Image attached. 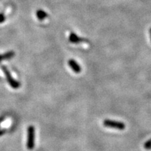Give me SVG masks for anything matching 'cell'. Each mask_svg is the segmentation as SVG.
I'll use <instances>...</instances> for the list:
<instances>
[{
    "mask_svg": "<svg viewBox=\"0 0 151 151\" xmlns=\"http://www.w3.org/2000/svg\"><path fill=\"white\" fill-rule=\"evenodd\" d=\"M103 124L104 127L113 128V129L118 130H123L124 128H125V124H124L123 122L116 121V120H105L103 122Z\"/></svg>",
    "mask_w": 151,
    "mask_h": 151,
    "instance_id": "3",
    "label": "cell"
},
{
    "mask_svg": "<svg viewBox=\"0 0 151 151\" xmlns=\"http://www.w3.org/2000/svg\"><path fill=\"white\" fill-rule=\"evenodd\" d=\"M35 146V128L30 125L27 127V148L28 150H32Z\"/></svg>",
    "mask_w": 151,
    "mask_h": 151,
    "instance_id": "2",
    "label": "cell"
},
{
    "mask_svg": "<svg viewBox=\"0 0 151 151\" xmlns=\"http://www.w3.org/2000/svg\"><path fill=\"white\" fill-rule=\"evenodd\" d=\"M69 41H70L71 43H79L81 42H83V41H85L86 39L79 37L78 36L76 35L75 33L71 32L70 34V35H69Z\"/></svg>",
    "mask_w": 151,
    "mask_h": 151,
    "instance_id": "5",
    "label": "cell"
},
{
    "mask_svg": "<svg viewBox=\"0 0 151 151\" xmlns=\"http://www.w3.org/2000/svg\"><path fill=\"white\" fill-rule=\"evenodd\" d=\"M6 17L3 13H0V23H3L5 21Z\"/></svg>",
    "mask_w": 151,
    "mask_h": 151,
    "instance_id": "9",
    "label": "cell"
},
{
    "mask_svg": "<svg viewBox=\"0 0 151 151\" xmlns=\"http://www.w3.org/2000/svg\"><path fill=\"white\" fill-rule=\"evenodd\" d=\"M143 148H144L145 149H146V150H150L151 149V139L148 140V141H146V142L144 143V145H143Z\"/></svg>",
    "mask_w": 151,
    "mask_h": 151,
    "instance_id": "8",
    "label": "cell"
},
{
    "mask_svg": "<svg viewBox=\"0 0 151 151\" xmlns=\"http://www.w3.org/2000/svg\"><path fill=\"white\" fill-rule=\"evenodd\" d=\"M68 64H69V67H71V69L74 71L75 73H79L81 71V67L79 64L75 60L71 59L69 60L68 62Z\"/></svg>",
    "mask_w": 151,
    "mask_h": 151,
    "instance_id": "4",
    "label": "cell"
},
{
    "mask_svg": "<svg viewBox=\"0 0 151 151\" xmlns=\"http://www.w3.org/2000/svg\"><path fill=\"white\" fill-rule=\"evenodd\" d=\"M6 132L5 129H0V136H2L4 134V132Z\"/></svg>",
    "mask_w": 151,
    "mask_h": 151,
    "instance_id": "10",
    "label": "cell"
},
{
    "mask_svg": "<svg viewBox=\"0 0 151 151\" xmlns=\"http://www.w3.org/2000/svg\"><path fill=\"white\" fill-rule=\"evenodd\" d=\"M36 15H37V18L39 19V20H43L44 19H46L47 17H48V14H47L46 11L41 10V9H39V10H37Z\"/></svg>",
    "mask_w": 151,
    "mask_h": 151,
    "instance_id": "7",
    "label": "cell"
},
{
    "mask_svg": "<svg viewBox=\"0 0 151 151\" xmlns=\"http://www.w3.org/2000/svg\"><path fill=\"white\" fill-rule=\"evenodd\" d=\"M149 32H150V39H151V27H150V30H149Z\"/></svg>",
    "mask_w": 151,
    "mask_h": 151,
    "instance_id": "11",
    "label": "cell"
},
{
    "mask_svg": "<svg viewBox=\"0 0 151 151\" xmlns=\"http://www.w3.org/2000/svg\"><path fill=\"white\" fill-rule=\"evenodd\" d=\"M15 56V52L13 50H10L4 54L0 55V62L3 60H11Z\"/></svg>",
    "mask_w": 151,
    "mask_h": 151,
    "instance_id": "6",
    "label": "cell"
},
{
    "mask_svg": "<svg viewBox=\"0 0 151 151\" xmlns=\"http://www.w3.org/2000/svg\"><path fill=\"white\" fill-rule=\"evenodd\" d=\"M1 70L3 71L4 73L6 78V81L7 82H8V83L9 84V86H10L12 88H14V89H18V88H20V82L18 81L15 80L14 77H13L12 75H11V72L8 69V68L4 65H2L1 66Z\"/></svg>",
    "mask_w": 151,
    "mask_h": 151,
    "instance_id": "1",
    "label": "cell"
}]
</instances>
